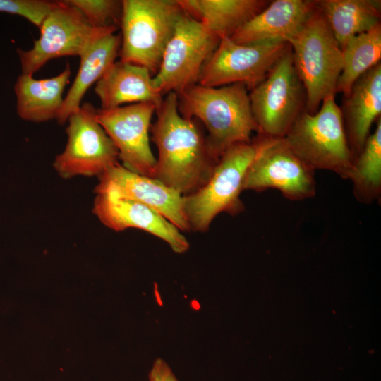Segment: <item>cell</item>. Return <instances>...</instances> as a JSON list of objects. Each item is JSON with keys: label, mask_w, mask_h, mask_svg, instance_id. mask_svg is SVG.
Masks as SVG:
<instances>
[{"label": "cell", "mask_w": 381, "mask_h": 381, "mask_svg": "<svg viewBox=\"0 0 381 381\" xmlns=\"http://www.w3.org/2000/svg\"><path fill=\"white\" fill-rule=\"evenodd\" d=\"M156 113L150 127L158 149L154 179L183 196L191 194L206 183L219 159L194 119L179 111L176 93H168Z\"/></svg>", "instance_id": "1"}, {"label": "cell", "mask_w": 381, "mask_h": 381, "mask_svg": "<svg viewBox=\"0 0 381 381\" xmlns=\"http://www.w3.org/2000/svg\"><path fill=\"white\" fill-rule=\"evenodd\" d=\"M177 96L180 114L205 126L209 148L217 159L231 145L251 142L252 133H258L248 89L242 83L215 87L195 84Z\"/></svg>", "instance_id": "2"}, {"label": "cell", "mask_w": 381, "mask_h": 381, "mask_svg": "<svg viewBox=\"0 0 381 381\" xmlns=\"http://www.w3.org/2000/svg\"><path fill=\"white\" fill-rule=\"evenodd\" d=\"M314 114L303 110L283 138L313 170H327L348 179L355 156L346 136L342 110L335 95L327 97Z\"/></svg>", "instance_id": "3"}, {"label": "cell", "mask_w": 381, "mask_h": 381, "mask_svg": "<svg viewBox=\"0 0 381 381\" xmlns=\"http://www.w3.org/2000/svg\"><path fill=\"white\" fill-rule=\"evenodd\" d=\"M288 44L304 87L305 109L314 114L327 97L337 93L343 68L342 50L318 7Z\"/></svg>", "instance_id": "4"}, {"label": "cell", "mask_w": 381, "mask_h": 381, "mask_svg": "<svg viewBox=\"0 0 381 381\" xmlns=\"http://www.w3.org/2000/svg\"><path fill=\"white\" fill-rule=\"evenodd\" d=\"M260 144L259 135L250 143L229 147L219 157L206 183L183 196L190 231L205 232L220 213L234 216L243 211L244 205L240 199L243 179Z\"/></svg>", "instance_id": "5"}, {"label": "cell", "mask_w": 381, "mask_h": 381, "mask_svg": "<svg viewBox=\"0 0 381 381\" xmlns=\"http://www.w3.org/2000/svg\"><path fill=\"white\" fill-rule=\"evenodd\" d=\"M183 11L177 0H123L120 61L155 74Z\"/></svg>", "instance_id": "6"}, {"label": "cell", "mask_w": 381, "mask_h": 381, "mask_svg": "<svg viewBox=\"0 0 381 381\" xmlns=\"http://www.w3.org/2000/svg\"><path fill=\"white\" fill-rule=\"evenodd\" d=\"M40 36L29 50L17 49L22 74L32 75L58 57H80L102 36L115 33L118 26L97 27L66 1H54L40 28Z\"/></svg>", "instance_id": "7"}, {"label": "cell", "mask_w": 381, "mask_h": 381, "mask_svg": "<svg viewBox=\"0 0 381 381\" xmlns=\"http://www.w3.org/2000/svg\"><path fill=\"white\" fill-rule=\"evenodd\" d=\"M260 135L283 138L304 110L306 93L296 71L290 46L266 77L249 94Z\"/></svg>", "instance_id": "8"}, {"label": "cell", "mask_w": 381, "mask_h": 381, "mask_svg": "<svg viewBox=\"0 0 381 381\" xmlns=\"http://www.w3.org/2000/svg\"><path fill=\"white\" fill-rule=\"evenodd\" d=\"M220 39L183 11L153 77L157 89L162 94L178 95L198 84L201 70Z\"/></svg>", "instance_id": "9"}, {"label": "cell", "mask_w": 381, "mask_h": 381, "mask_svg": "<svg viewBox=\"0 0 381 381\" xmlns=\"http://www.w3.org/2000/svg\"><path fill=\"white\" fill-rule=\"evenodd\" d=\"M97 109L85 102L68 117V141L54 168L63 179L99 176L118 164L119 152L96 118Z\"/></svg>", "instance_id": "10"}, {"label": "cell", "mask_w": 381, "mask_h": 381, "mask_svg": "<svg viewBox=\"0 0 381 381\" xmlns=\"http://www.w3.org/2000/svg\"><path fill=\"white\" fill-rule=\"evenodd\" d=\"M260 136V147L246 171L243 190L276 189L295 201L315 196V171L296 155L283 138Z\"/></svg>", "instance_id": "11"}, {"label": "cell", "mask_w": 381, "mask_h": 381, "mask_svg": "<svg viewBox=\"0 0 381 381\" xmlns=\"http://www.w3.org/2000/svg\"><path fill=\"white\" fill-rule=\"evenodd\" d=\"M289 46L287 43L243 45L222 37L205 63L198 84L215 87L242 83L251 90L264 80Z\"/></svg>", "instance_id": "12"}, {"label": "cell", "mask_w": 381, "mask_h": 381, "mask_svg": "<svg viewBox=\"0 0 381 381\" xmlns=\"http://www.w3.org/2000/svg\"><path fill=\"white\" fill-rule=\"evenodd\" d=\"M157 108L154 103L142 102L97 109L96 114L98 123L116 146L122 165L153 179L157 159L150 148L149 131Z\"/></svg>", "instance_id": "13"}, {"label": "cell", "mask_w": 381, "mask_h": 381, "mask_svg": "<svg viewBox=\"0 0 381 381\" xmlns=\"http://www.w3.org/2000/svg\"><path fill=\"white\" fill-rule=\"evenodd\" d=\"M98 177L96 194L138 202L157 211L180 231H191L183 196L159 181L133 172L119 163Z\"/></svg>", "instance_id": "14"}, {"label": "cell", "mask_w": 381, "mask_h": 381, "mask_svg": "<svg viewBox=\"0 0 381 381\" xmlns=\"http://www.w3.org/2000/svg\"><path fill=\"white\" fill-rule=\"evenodd\" d=\"M92 212L98 219L115 231L135 228L165 241L176 253H186L190 244L181 231L153 209L133 200L97 194Z\"/></svg>", "instance_id": "15"}, {"label": "cell", "mask_w": 381, "mask_h": 381, "mask_svg": "<svg viewBox=\"0 0 381 381\" xmlns=\"http://www.w3.org/2000/svg\"><path fill=\"white\" fill-rule=\"evenodd\" d=\"M317 8L316 1L275 0L229 38L243 45L287 43Z\"/></svg>", "instance_id": "16"}, {"label": "cell", "mask_w": 381, "mask_h": 381, "mask_svg": "<svg viewBox=\"0 0 381 381\" xmlns=\"http://www.w3.org/2000/svg\"><path fill=\"white\" fill-rule=\"evenodd\" d=\"M95 92L103 109L142 102H152L158 107L163 100L147 68L120 60L96 83Z\"/></svg>", "instance_id": "17"}, {"label": "cell", "mask_w": 381, "mask_h": 381, "mask_svg": "<svg viewBox=\"0 0 381 381\" xmlns=\"http://www.w3.org/2000/svg\"><path fill=\"white\" fill-rule=\"evenodd\" d=\"M342 111L350 148L356 157L370 135L373 123L381 114V63H378L353 85L345 97Z\"/></svg>", "instance_id": "18"}, {"label": "cell", "mask_w": 381, "mask_h": 381, "mask_svg": "<svg viewBox=\"0 0 381 381\" xmlns=\"http://www.w3.org/2000/svg\"><path fill=\"white\" fill-rule=\"evenodd\" d=\"M71 67L59 75L45 79H35L21 74L14 85L16 111L23 120L41 123L56 119L64 102L63 92L69 83Z\"/></svg>", "instance_id": "19"}, {"label": "cell", "mask_w": 381, "mask_h": 381, "mask_svg": "<svg viewBox=\"0 0 381 381\" xmlns=\"http://www.w3.org/2000/svg\"><path fill=\"white\" fill-rule=\"evenodd\" d=\"M183 11L220 38L230 37L262 11L265 0H177Z\"/></svg>", "instance_id": "20"}, {"label": "cell", "mask_w": 381, "mask_h": 381, "mask_svg": "<svg viewBox=\"0 0 381 381\" xmlns=\"http://www.w3.org/2000/svg\"><path fill=\"white\" fill-rule=\"evenodd\" d=\"M120 47L121 35L109 33L95 41L80 57L78 71L56 119L59 124L66 122L70 115L80 108L87 90L116 61Z\"/></svg>", "instance_id": "21"}, {"label": "cell", "mask_w": 381, "mask_h": 381, "mask_svg": "<svg viewBox=\"0 0 381 381\" xmlns=\"http://www.w3.org/2000/svg\"><path fill=\"white\" fill-rule=\"evenodd\" d=\"M316 5L341 49L352 37L380 23V0H320Z\"/></svg>", "instance_id": "22"}, {"label": "cell", "mask_w": 381, "mask_h": 381, "mask_svg": "<svg viewBox=\"0 0 381 381\" xmlns=\"http://www.w3.org/2000/svg\"><path fill=\"white\" fill-rule=\"evenodd\" d=\"M343 68L337 81V92L345 97L354 83L380 62L381 25L352 37L341 49Z\"/></svg>", "instance_id": "23"}, {"label": "cell", "mask_w": 381, "mask_h": 381, "mask_svg": "<svg viewBox=\"0 0 381 381\" xmlns=\"http://www.w3.org/2000/svg\"><path fill=\"white\" fill-rule=\"evenodd\" d=\"M358 201L371 204L381 195V119L354 159L349 179Z\"/></svg>", "instance_id": "24"}, {"label": "cell", "mask_w": 381, "mask_h": 381, "mask_svg": "<svg viewBox=\"0 0 381 381\" xmlns=\"http://www.w3.org/2000/svg\"><path fill=\"white\" fill-rule=\"evenodd\" d=\"M77 8L92 25L107 27L120 24L122 1L66 0Z\"/></svg>", "instance_id": "25"}, {"label": "cell", "mask_w": 381, "mask_h": 381, "mask_svg": "<svg viewBox=\"0 0 381 381\" xmlns=\"http://www.w3.org/2000/svg\"><path fill=\"white\" fill-rule=\"evenodd\" d=\"M54 4L44 0H0V12L22 16L40 28Z\"/></svg>", "instance_id": "26"}, {"label": "cell", "mask_w": 381, "mask_h": 381, "mask_svg": "<svg viewBox=\"0 0 381 381\" xmlns=\"http://www.w3.org/2000/svg\"><path fill=\"white\" fill-rule=\"evenodd\" d=\"M149 381H179L168 364L162 359L154 362L149 374Z\"/></svg>", "instance_id": "27"}]
</instances>
